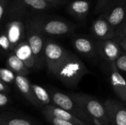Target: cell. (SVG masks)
Returning a JSON list of instances; mask_svg holds the SVG:
<instances>
[{"mask_svg": "<svg viewBox=\"0 0 126 125\" xmlns=\"http://www.w3.org/2000/svg\"><path fill=\"white\" fill-rule=\"evenodd\" d=\"M89 73L83 62L74 53H68L65 60L59 66L55 75L68 86H76L83 77Z\"/></svg>", "mask_w": 126, "mask_h": 125, "instance_id": "obj_1", "label": "cell"}, {"mask_svg": "<svg viewBox=\"0 0 126 125\" xmlns=\"http://www.w3.org/2000/svg\"><path fill=\"white\" fill-rule=\"evenodd\" d=\"M27 24L35 27L44 35L62 36L73 32L75 26L62 19L48 17H34L28 19Z\"/></svg>", "mask_w": 126, "mask_h": 125, "instance_id": "obj_2", "label": "cell"}, {"mask_svg": "<svg viewBox=\"0 0 126 125\" xmlns=\"http://www.w3.org/2000/svg\"><path fill=\"white\" fill-rule=\"evenodd\" d=\"M71 97L83 111L99 125H108L109 122V115L105 105H102L98 100L86 94H72Z\"/></svg>", "mask_w": 126, "mask_h": 125, "instance_id": "obj_3", "label": "cell"}, {"mask_svg": "<svg viewBox=\"0 0 126 125\" xmlns=\"http://www.w3.org/2000/svg\"><path fill=\"white\" fill-rule=\"evenodd\" d=\"M55 7L46 0H11L7 15L18 18L30 12H41Z\"/></svg>", "mask_w": 126, "mask_h": 125, "instance_id": "obj_4", "label": "cell"}, {"mask_svg": "<svg viewBox=\"0 0 126 125\" xmlns=\"http://www.w3.org/2000/svg\"><path fill=\"white\" fill-rule=\"evenodd\" d=\"M49 95L51 100L55 106L71 113L87 125L92 123L93 119L83 111V109L77 104L71 96L69 97L58 91H52Z\"/></svg>", "mask_w": 126, "mask_h": 125, "instance_id": "obj_5", "label": "cell"}, {"mask_svg": "<svg viewBox=\"0 0 126 125\" xmlns=\"http://www.w3.org/2000/svg\"><path fill=\"white\" fill-rule=\"evenodd\" d=\"M69 52L63 46L51 40H46L44 46V60L49 71L54 74L59 66L65 60Z\"/></svg>", "mask_w": 126, "mask_h": 125, "instance_id": "obj_6", "label": "cell"}, {"mask_svg": "<svg viewBox=\"0 0 126 125\" xmlns=\"http://www.w3.org/2000/svg\"><path fill=\"white\" fill-rule=\"evenodd\" d=\"M26 40L29 43L37 62V67L42 66L44 60L45 41L44 35L32 26L26 23Z\"/></svg>", "mask_w": 126, "mask_h": 125, "instance_id": "obj_7", "label": "cell"}, {"mask_svg": "<svg viewBox=\"0 0 126 125\" xmlns=\"http://www.w3.org/2000/svg\"><path fill=\"white\" fill-rule=\"evenodd\" d=\"M96 45L97 52L110 63H114L123 54V49L116 38L100 40Z\"/></svg>", "mask_w": 126, "mask_h": 125, "instance_id": "obj_8", "label": "cell"}, {"mask_svg": "<svg viewBox=\"0 0 126 125\" xmlns=\"http://www.w3.org/2000/svg\"><path fill=\"white\" fill-rule=\"evenodd\" d=\"M103 15L114 29L120 27L126 20V0H120L109 5Z\"/></svg>", "mask_w": 126, "mask_h": 125, "instance_id": "obj_9", "label": "cell"}, {"mask_svg": "<svg viewBox=\"0 0 126 125\" xmlns=\"http://www.w3.org/2000/svg\"><path fill=\"white\" fill-rule=\"evenodd\" d=\"M4 32L10 41L13 51L14 49L26 38V24L21 21L14 18L6 24Z\"/></svg>", "mask_w": 126, "mask_h": 125, "instance_id": "obj_10", "label": "cell"}, {"mask_svg": "<svg viewBox=\"0 0 126 125\" xmlns=\"http://www.w3.org/2000/svg\"><path fill=\"white\" fill-rule=\"evenodd\" d=\"M105 106L111 125H126V107L123 104L109 99Z\"/></svg>", "mask_w": 126, "mask_h": 125, "instance_id": "obj_11", "label": "cell"}, {"mask_svg": "<svg viewBox=\"0 0 126 125\" xmlns=\"http://www.w3.org/2000/svg\"><path fill=\"white\" fill-rule=\"evenodd\" d=\"M92 32L94 36L100 41L115 38L116 36L114 29L110 25L103 14L94 21L92 25Z\"/></svg>", "mask_w": 126, "mask_h": 125, "instance_id": "obj_12", "label": "cell"}, {"mask_svg": "<svg viewBox=\"0 0 126 125\" xmlns=\"http://www.w3.org/2000/svg\"><path fill=\"white\" fill-rule=\"evenodd\" d=\"M111 64V70L110 74V82L112 88L117 96L126 102V80L117 68L114 63Z\"/></svg>", "mask_w": 126, "mask_h": 125, "instance_id": "obj_13", "label": "cell"}, {"mask_svg": "<svg viewBox=\"0 0 126 125\" xmlns=\"http://www.w3.org/2000/svg\"><path fill=\"white\" fill-rule=\"evenodd\" d=\"M13 52L30 69L37 67V62L32 49L27 40L20 43L13 50Z\"/></svg>", "mask_w": 126, "mask_h": 125, "instance_id": "obj_14", "label": "cell"}, {"mask_svg": "<svg viewBox=\"0 0 126 125\" xmlns=\"http://www.w3.org/2000/svg\"><path fill=\"white\" fill-rule=\"evenodd\" d=\"M72 43L75 49L83 55L93 57L97 53L96 43L86 37H76L74 38Z\"/></svg>", "mask_w": 126, "mask_h": 125, "instance_id": "obj_15", "label": "cell"}, {"mask_svg": "<svg viewBox=\"0 0 126 125\" xmlns=\"http://www.w3.org/2000/svg\"><path fill=\"white\" fill-rule=\"evenodd\" d=\"M15 83L19 91L24 95V97L31 103L34 105H38V102L35 97L32 88V84L30 83L26 76L16 74Z\"/></svg>", "mask_w": 126, "mask_h": 125, "instance_id": "obj_16", "label": "cell"}, {"mask_svg": "<svg viewBox=\"0 0 126 125\" xmlns=\"http://www.w3.org/2000/svg\"><path fill=\"white\" fill-rule=\"evenodd\" d=\"M44 113L51 114L54 116H56L63 120L72 122V124L75 125H87L86 123H84L83 122L78 119L76 116L72 115L71 113L57 106H52V105H46V107L44 109Z\"/></svg>", "mask_w": 126, "mask_h": 125, "instance_id": "obj_17", "label": "cell"}, {"mask_svg": "<svg viewBox=\"0 0 126 125\" xmlns=\"http://www.w3.org/2000/svg\"><path fill=\"white\" fill-rule=\"evenodd\" d=\"M7 64V67L16 74L27 76L30 73V69L14 52L11 53L8 56Z\"/></svg>", "mask_w": 126, "mask_h": 125, "instance_id": "obj_18", "label": "cell"}, {"mask_svg": "<svg viewBox=\"0 0 126 125\" xmlns=\"http://www.w3.org/2000/svg\"><path fill=\"white\" fill-rule=\"evenodd\" d=\"M90 4L86 0H75L68 5V11L75 18H83L89 13Z\"/></svg>", "mask_w": 126, "mask_h": 125, "instance_id": "obj_19", "label": "cell"}, {"mask_svg": "<svg viewBox=\"0 0 126 125\" xmlns=\"http://www.w3.org/2000/svg\"><path fill=\"white\" fill-rule=\"evenodd\" d=\"M32 88L38 104L47 105L50 103V95L43 87L35 84H32Z\"/></svg>", "mask_w": 126, "mask_h": 125, "instance_id": "obj_20", "label": "cell"}, {"mask_svg": "<svg viewBox=\"0 0 126 125\" xmlns=\"http://www.w3.org/2000/svg\"><path fill=\"white\" fill-rule=\"evenodd\" d=\"M16 74L8 67L1 68L0 69V78L1 80L6 83L7 84H11L15 83Z\"/></svg>", "mask_w": 126, "mask_h": 125, "instance_id": "obj_21", "label": "cell"}, {"mask_svg": "<svg viewBox=\"0 0 126 125\" xmlns=\"http://www.w3.org/2000/svg\"><path fill=\"white\" fill-rule=\"evenodd\" d=\"M0 45H1L2 50L4 52H8L10 50L13 51L10 41L7 34L5 33V32H1V35L0 37Z\"/></svg>", "mask_w": 126, "mask_h": 125, "instance_id": "obj_22", "label": "cell"}, {"mask_svg": "<svg viewBox=\"0 0 126 125\" xmlns=\"http://www.w3.org/2000/svg\"><path fill=\"white\" fill-rule=\"evenodd\" d=\"M46 118L53 125H75L72 124V122H69L68 121L63 120L62 119H60L58 117L54 116L51 114H48V113H44Z\"/></svg>", "mask_w": 126, "mask_h": 125, "instance_id": "obj_23", "label": "cell"}, {"mask_svg": "<svg viewBox=\"0 0 126 125\" xmlns=\"http://www.w3.org/2000/svg\"><path fill=\"white\" fill-rule=\"evenodd\" d=\"M1 125H32L31 123L24 119H19V118H15V119H10L8 120L1 121Z\"/></svg>", "mask_w": 126, "mask_h": 125, "instance_id": "obj_24", "label": "cell"}, {"mask_svg": "<svg viewBox=\"0 0 126 125\" xmlns=\"http://www.w3.org/2000/svg\"><path fill=\"white\" fill-rule=\"evenodd\" d=\"M11 0H0V21H2L6 17Z\"/></svg>", "mask_w": 126, "mask_h": 125, "instance_id": "obj_25", "label": "cell"}, {"mask_svg": "<svg viewBox=\"0 0 126 125\" xmlns=\"http://www.w3.org/2000/svg\"><path fill=\"white\" fill-rule=\"evenodd\" d=\"M117 68L123 72H126V52L123 53L114 62Z\"/></svg>", "mask_w": 126, "mask_h": 125, "instance_id": "obj_26", "label": "cell"}, {"mask_svg": "<svg viewBox=\"0 0 126 125\" xmlns=\"http://www.w3.org/2000/svg\"><path fill=\"white\" fill-rule=\"evenodd\" d=\"M111 0H98L95 7V12L99 13H102L109 6Z\"/></svg>", "mask_w": 126, "mask_h": 125, "instance_id": "obj_27", "label": "cell"}, {"mask_svg": "<svg viewBox=\"0 0 126 125\" xmlns=\"http://www.w3.org/2000/svg\"><path fill=\"white\" fill-rule=\"evenodd\" d=\"M118 38H126V21L120 27L119 32H117Z\"/></svg>", "mask_w": 126, "mask_h": 125, "instance_id": "obj_28", "label": "cell"}, {"mask_svg": "<svg viewBox=\"0 0 126 125\" xmlns=\"http://www.w3.org/2000/svg\"><path fill=\"white\" fill-rule=\"evenodd\" d=\"M8 97L6 95V93L1 92L0 93V106H4L7 104Z\"/></svg>", "mask_w": 126, "mask_h": 125, "instance_id": "obj_29", "label": "cell"}, {"mask_svg": "<svg viewBox=\"0 0 126 125\" xmlns=\"http://www.w3.org/2000/svg\"><path fill=\"white\" fill-rule=\"evenodd\" d=\"M0 91L3 93H6L9 91V88L6 83L3 82L2 80L0 81Z\"/></svg>", "mask_w": 126, "mask_h": 125, "instance_id": "obj_30", "label": "cell"}, {"mask_svg": "<svg viewBox=\"0 0 126 125\" xmlns=\"http://www.w3.org/2000/svg\"><path fill=\"white\" fill-rule=\"evenodd\" d=\"M117 41L120 43V45L124 52H126V38H117Z\"/></svg>", "mask_w": 126, "mask_h": 125, "instance_id": "obj_31", "label": "cell"}, {"mask_svg": "<svg viewBox=\"0 0 126 125\" xmlns=\"http://www.w3.org/2000/svg\"><path fill=\"white\" fill-rule=\"evenodd\" d=\"M46 1H49V2H50L51 4H53V5H55V6H56V5H58V4H61L63 0H46Z\"/></svg>", "mask_w": 126, "mask_h": 125, "instance_id": "obj_32", "label": "cell"}]
</instances>
